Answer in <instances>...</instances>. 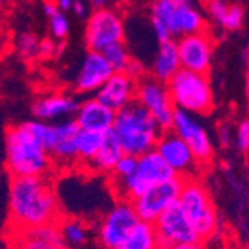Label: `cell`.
<instances>
[{"instance_id":"cell-40","label":"cell","mask_w":249,"mask_h":249,"mask_svg":"<svg viewBox=\"0 0 249 249\" xmlns=\"http://www.w3.org/2000/svg\"><path fill=\"white\" fill-rule=\"evenodd\" d=\"M244 92H246V100L249 103V54H248V63H246V84H244Z\"/></svg>"},{"instance_id":"cell-41","label":"cell","mask_w":249,"mask_h":249,"mask_svg":"<svg viewBox=\"0 0 249 249\" xmlns=\"http://www.w3.org/2000/svg\"><path fill=\"white\" fill-rule=\"evenodd\" d=\"M13 2H16V4H26V2H30V0H13Z\"/></svg>"},{"instance_id":"cell-9","label":"cell","mask_w":249,"mask_h":249,"mask_svg":"<svg viewBox=\"0 0 249 249\" xmlns=\"http://www.w3.org/2000/svg\"><path fill=\"white\" fill-rule=\"evenodd\" d=\"M140 221L142 220L131 200H117L98 223L96 239L103 249H119Z\"/></svg>"},{"instance_id":"cell-43","label":"cell","mask_w":249,"mask_h":249,"mask_svg":"<svg viewBox=\"0 0 249 249\" xmlns=\"http://www.w3.org/2000/svg\"><path fill=\"white\" fill-rule=\"evenodd\" d=\"M221 2H225V4H227V2H229V0H221Z\"/></svg>"},{"instance_id":"cell-39","label":"cell","mask_w":249,"mask_h":249,"mask_svg":"<svg viewBox=\"0 0 249 249\" xmlns=\"http://www.w3.org/2000/svg\"><path fill=\"white\" fill-rule=\"evenodd\" d=\"M171 249H206L204 248V244L200 241L197 242H188V244H179V246H175V248Z\"/></svg>"},{"instance_id":"cell-22","label":"cell","mask_w":249,"mask_h":249,"mask_svg":"<svg viewBox=\"0 0 249 249\" xmlns=\"http://www.w3.org/2000/svg\"><path fill=\"white\" fill-rule=\"evenodd\" d=\"M125 155L124 148H122L121 142L117 134L113 133V129L110 133L105 134V142L101 145L100 154L96 155L94 162L91 164V167L96 173H103V175H112L115 171L117 164L121 162V159Z\"/></svg>"},{"instance_id":"cell-8","label":"cell","mask_w":249,"mask_h":249,"mask_svg":"<svg viewBox=\"0 0 249 249\" xmlns=\"http://www.w3.org/2000/svg\"><path fill=\"white\" fill-rule=\"evenodd\" d=\"M179 204L196 227L200 241L214 235L218 229V214L208 188L196 178H187L183 185Z\"/></svg>"},{"instance_id":"cell-20","label":"cell","mask_w":249,"mask_h":249,"mask_svg":"<svg viewBox=\"0 0 249 249\" xmlns=\"http://www.w3.org/2000/svg\"><path fill=\"white\" fill-rule=\"evenodd\" d=\"M115 115L117 112L110 110L107 105H103L96 98H89V100L82 101L79 107V112L73 117L80 129L84 131H92V133H101L107 134L113 129L115 124Z\"/></svg>"},{"instance_id":"cell-37","label":"cell","mask_w":249,"mask_h":249,"mask_svg":"<svg viewBox=\"0 0 249 249\" xmlns=\"http://www.w3.org/2000/svg\"><path fill=\"white\" fill-rule=\"evenodd\" d=\"M71 11L75 13V16L77 18H86V4H84V0H77L73 4V7H71Z\"/></svg>"},{"instance_id":"cell-13","label":"cell","mask_w":249,"mask_h":249,"mask_svg":"<svg viewBox=\"0 0 249 249\" xmlns=\"http://www.w3.org/2000/svg\"><path fill=\"white\" fill-rule=\"evenodd\" d=\"M183 185L185 179L176 176V178L164 181L160 185H155L154 188H150L145 192L142 197H138L134 200V208L142 221H148V223H155L157 218L169 208L171 204L176 202L181 196Z\"/></svg>"},{"instance_id":"cell-21","label":"cell","mask_w":249,"mask_h":249,"mask_svg":"<svg viewBox=\"0 0 249 249\" xmlns=\"http://www.w3.org/2000/svg\"><path fill=\"white\" fill-rule=\"evenodd\" d=\"M179 70H181V59L178 53V42L169 40L159 44L157 54L152 63V77L167 84Z\"/></svg>"},{"instance_id":"cell-45","label":"cell","mask_w":249,"mask_h":249,"mask_svg":"<svg viewBox=\"0 0 249 249\" xmlns=\"http://www.w3.org/2000/svg\"><path fill=\"white\" fill-rule=\"evenodd\" d=\"M63 249H65V248H63Z\"/></svg>"},{"instance_id":"cell-27","label":"cell","mask_w":249,"mask_h":249,"mask_svg":"<svg viewBox=\"0 0 249 249\" xmlns=\"http://www.w3.org/2000/svg\"><path fill=\"white\" fill-rule=\"evenodd\" d=\"M103 54L105 58H107V61L110 63V67L113 68V71H125L131 59H133L124 42H119V44L110 46Z\"/></svg>"},{"instance_id":"cell-29","label":"cell","mask_w":249,"mask_h":249,"mask_svg":"<svg viewBox=\"0 0 249 249\" xmlns=\"http://www.w3.org/2000/svg\"><path fill=\"white\" fill-rule=\"evenodd\" d=\"M138 169V157L134 155H127L125 154L124 157L121 159V162L117 164L115 171L112 173L113 181H121V179H125L129 176H133Z\"/></svg>"},{"instance_id":"cell-11","label":"cell","mask_w":249,"mask_h":249,"mask_svg":"<svg viewBox=\"0 0 249 249\" xmlns=\"http://www.w3.org/2000/svg\"><path fill=\"white\" fill-rule=\"evenodd\" d=\"M136 103L145 107L154 115L162 131H169L173 127L176 107L166 82H160L152 75H146L145 79L138 82Z\"/></svg>"},{"instance_id":"cell-38","label":"cell","mask_w":249,"mask_h":249,"mask_svg":"<svg viewBox=\"0 0 249 249\" xmlns=\"http://www.w3.org/2000/svg\"><path fill=\"white\" fill-rule=\"evenodd\" d=\"M54 2H56L58 7L65 13V11H71V7H73V4L77 2V0H54Z\"/></svg>"},{"instance_id":"cell-14","label":"cell","mask_w":249,"mask_h":249,"mask_svg":"<svg viewBox=\"0 0 249 249\" xmlns=\"http://www.w3.org/2000/svg\"><path fill=\"white\" fill-rule=\"evenodd\" d=\"M171 129L190 146L200 166L211 164L213 157H214V146H213L208 131L197 121V115H192V113L183 112V110H176Z\"/></svg>"},{"instance_id":"cell-18","label":"cell","mask_w":249,"mask_h":249,"mask_svg":"<svg viewBox=\"0 0 249 249\" xmlns=\"http://www.w3.org/2000/svg\"><path fill=\"white\" fill-rule=\"evenodd\" d=\"M138 80H134L125 71H115L105 86L96 92L94 98L107 105L113 112H121L122 108L136 103Z\"/></svg>"},{"instance_id":"cell-3","label":"cell","mask_w":249,"mask_h":249,"mask_svg":"<svg viewBox=\"0 0 249 249\" xmlns=\"http://www.w3.org/2000/svg\"><path fill=\"white\" fill-rule=\"evenodd\" d=\"M113 133L117 134L125 154L142 157L157 148L164 131L145 107L133 103L117 112Z\"/></svg>"},{"instance_id":"cell-33","label":"cell","mask_w":249,"mask_h":249,"mask_svg":"<svg viewBox=\"0 0 249 249\" xmlns=\"http://www.w3.org/2000/svg\"><path fill=\"white\" fill-rule=\"evenodd\" d=\"M63 49V44L56 49V40H51V38H44L40 40V53H38V58H53L56 54H59Z\"/></svg>"},{"instance_id":"cell-28","label":"cell","mask_w":249,"mask_h":249,"mask_svg":"<svg viewBox=\"0 0 249 249\" xmlns=\"http://www.w3.org/2000/svg\"><path fill=\"white\" fill-rule=\"evenodd\" d=\"M49 30H51V35L58 42H61L68 35V32H70V21H68L67 14L63 13V11H59L58 14H54L53 18H49Z\"/></svg>"},{"instance_id":"cell-4","label":"cell","mask_w":249,"mask_h":249,"mask_svg":"<svg viewBox=\"0 0 249 249\" xmlns=\"http://www.w3.org/2000/svg\"><path fill=\"white\" fill-rule=\"evenodd\" d=\"M150 13L152 30L159 44L206 30L202 14L190 4H179L176 0H154Z\"/></svg>"},{"instance_id":"cell-6","label":"cell","mask_w":249,"mask_h":249,"mask_svg":"<svg viewBox=\"0 0 249 249\" xmlns=\"http://www.w3.org/2000/svg\"><path fill=\"white\" fill-rule=\"evenodd\" d=\"M173 178H176V173L160 157L157 150H154L150 154L138 157V169L133 176L121 179V181L112 179V188L119 199L134 202L138 197H142L145 192L154 188L155 185H160Z\"/></svg>"},{"instance_id":"cell-36","label":"cell","mask_w":249,"mask_h":249,"mask_svg":"<svg viewBox=\"0 0 249 249\" xmlns=\"http://www.w3.org/2000/svg\"><path fill=\"white\" fill-rule=\"evenodd\" d=\"M42 9H44V13H46L47 18H53L54 14H58L61 9L58 7V4L54 2V0H44V4H42Z\"/></svg>"},{"instance_id":"cell-31","label":"cell","mask_w":249,"mask_h":249,"mask_svg":"<svg viewBox=\"0 0 249 249\" xmlns=\"http://www.w3.org/2000/svg\"><path fill=\"white\" fill-rule=\"evenodd\" d=\"M206 7H208V13L211 16V19L218 25H223L225 16L229 13V5L221 2V0H208L206 2Z\"/></svg>"},{"instance_id":"cell-15","label":"cell","mask_w":249,"mask_h":249,"mask_svg":"<svg viewBox=\"0 0 249 249\" xmlns=\"http://www.w3.org/2000/svg\"><path fill=\"white\" fill-rule=\"evenodd\" d=\"M155 150L169 164V167L175 171L176 176H179L183 179L192 178L197 173V169L200 167L199 160L194 155L192 148L183 142L173 129L162 133Z\"/></svg>"},{"instance_id":"cell-23","label":"cell","mask_w":249,"mask_h":249,"mask_svg":"<svg viewBox=\"0 0 249 249\" xmlns=\"http://www.w3.org/2000/svg\"><path fill=\"white\" fill-rule=\"evenodd\" d=\"M58 227L65 249H82L89 242L91 232L88 223L77 216H63Z\"/></svg>"},{"instance_id":"cell-44","label":"cell","mask_w":249,"mask_h":249,"mask_svg":"<svg viewBox=\"0 0 249 249\" xmlns=\"http://www.w3.org/2000/svg\"><path fill=\"white\" fill-rule=\"evenodd\" d=\"M246 249H249V244H248V248H246Z\"/></svg>"},{"instance_id":"cell-25","label":"cell","mask_w":249,"mask_h":249,"mask_svg":"<svg viewBox=\"0 0 249 249\" xmlns=\"http://www.w3.org/2000/svg\"><path fill=\"white\" fill-rule=\"evenodd\" d=\"M105 142V134L92 133V131H84L80 129L79 140H77V152H79V162L91 166L94 162L96 155L100 154L101 145Z\"/></svg>"},{"instance_id":"cell-1","label":"cell","mask_w":249,"mask_h":249,"mask_svg":"<svg viewBox=\"0 0 249 249\" xmlns=\"http://www.w3.org/2000/svg\"><path fill=\"white\" fill-rule=\"evenodd\" d=\"M7 209L11 233L59 223L63 218L59 199L46 176L11 178Z\"/></svg>"},{"instance_id":"cell-2","label":"cell","mask_w":249,"mask_h":249,"mask_svg":"<svg viewBox=\"0 0 249 249\" xmlns=\"http://www.w3.org/2000/svg\"><path fill=\"white\" fill-rule=\"evenodd\" d=\"M4 145L5 167L11 178L47 176L53 169V157L25 122L7 127Z\"/></svg>"},{"instance_id":"cell-17","label":"cell","mask_w":249,"mask_h":249,"mask_svg":"<svg viewBox=\"0 0 249 249\" xmlns=\"http://www.w3.org/2000/svg\"><path fill=\"white\" fill-rule=\"evenodd\" d=\"M113 73L115 71L110 67L103 53L88 51V54L84 56L82 63H80L79 71L75 75V91L80 94H91V92L96 94Z\"/></svg>"},{"instance_id":"cell-7","label":"cell","mask_w":249,"mask_h":249,"mask_svg":"<svg viewBox=\"0 0 249 249\" xmlns=\"http://www.w3.org/2000/svg\"><path fill=\"white\" fill-rule=\"evenodd\" d=\"M25 124L44 143L53 160L58 162L59 166L79 162L77 140H79L80 125L75 119L56 122V124H47L42 121H30Z\"/></svg>"},{"instance_id":"cell-16","label":"cell","mask_w":249,"mask_h":249,"mask_svg":"<svg viewBox=\"0 0 249 249\" xmlns=\"http://www.w3.org/2000/svg\"><path fill=\"white\" fill-rule=\"evenodd\" d=\"M178 53L181 59V68L196 73L208 75L213 65L214 54V38L204 30L199 34L178 38Z\"/></svg>"},{"instance_id":"cell-10","label":"cell","mask_w":249,"mask_h":249,"mask_svg":"<svg viewBox=\"0 0 249 249\" xmlns=\"http://www.w3.org/2000/svg\"><path fill=\"white\" fill-rule=\"evenodd\" d=\"M124 19L113 7L94 9V13L88 18L84 30L86 47L94 53H105L110 46L124 40Z\"/></svg>"},{"instance_id":"cell-26","label":"cell","mask_w":249,"mask_h":249,"mask_svg":"<svg viewBox=\"0 0 249 249\" xmlns=\"http://www.w3.org/2000/svg\"><path fill=\"white\" fill-rule=\"evenodd\" d=\"M16 53L23 61L30 63L34 59H38V53H40V40L35 37L34 34L25 32L16 38Z\"/></svg>"},{"instance_id":"cell-34","label":"cell","mask_w":249,"mask_h":249,"mask_svg":"<svg viewBox=\"0 0 249 249\" xmlns=\"http://www.w3.org/2000/svg\"><path fill=\"white\" fill-rule=\"evenodd\" d=\"M125 73L131 75V77H133L134 80H138V82L146 77V71H145V68H143V65L140 61H136V59H131V63H129V67H127V70H125Z\"/></svg>"},{"instance_id":"cell-42","label":"cell","mask_w":249,"mask_h":249,"mask_svg":"<svg viewBox=\"0 0 249 249\" xmlns=\"http://www.w3.org/2000/svg\"><path fill=\"white\" fill-rule=\"evenodd\" d=\"M176 2H179V4H190L188 0H176Z\"/></svg>"},{"instance_id":"cell-12","label":"cell","mask_w":249,"mask_h":249,"mask_svg":"<svg viewBox=\"0 0 249 249\" xmlns=\"http://www.w3.org/2000/svg\"><path fill=\"white\" fill-rule=\"evenodd\" d=\"M154 225L157 230L160 249H171L179 244L200 241L196 227L187 216L185 209L181 208L179 200L171 204L169 208L159 216Z\"/></svg>"},{"instance_id":"cell-32","label":"cell","mask_w":249,"mask_h":249,"mask_svg":"<svg viewBox=\"0 0 249 249\" xmlns=\"http://www.w3.org/2000/svg\"><path fill=\"white\" fill-rule=\"evenodd\" d=\"M235 146L239 148V152L246 154L249 152V121L244 119L237 124V131H235Z\"/></svg>"},{"instance_id":"cell-24","label":"cell","mask_w":249,"mask_h":249,"mask_svg":"<svg viewBox=\"0 0 249 249\" xmlns=\"http://www.w3.org/2000/svg\"><path fill=\"white\" fill-rule=\"evenodd\" d=\"M119 249H160L155 225L148 221H140L125 237V241Z\"/></svg>"},{"instance_id":"cell-30","label":"cell","mask_w":249,"mask_h":249,"mask_svg":"<svg viewBox=\"0 0 249 249\" xmlns=\"http://www.w3.org/2000/svg\"><path fill=\"white\" fill-rule=\"evenodd\" d=\"M242 23H244V9L237 4L229 5V13H227V16H225V21L221 26H223L225 30L233 32V30L241 28Z\"/></svg>"},{"instance_id":"cell-5","label":"cell","mask_w":249,"mask_h":249,"mask_svg":"<svg viewBox=\"0 0 249 249\" xmlns=\"http://www.w3.org/2000/svg\"><path fill=\"white\" fill-rule=\"evenodd\" d=\"M176 110L192 115H208L214 110V94L208 75L181 70L167 82Z\"/></svg>"},{"instance_id":"cell-19","label":"cell","mask_w":249,"mask_h":249,"mask_svg":"<svg viewBox=\"0 0 249 249\" xmlns=\"http://www.w3.org/2000/svg\"><path fill=\"white\" fill-rule=\"evenodd\" d=\"M80 101L67 92H54L49 96H42L32 107L35 121L42 122H63L77 115Z\"/></svg>"},{"instance_id":"cell-35","label":"cell","mask_w":249,"mask_h":249,"mask_svg":"<svg viewBox=\"0 0 249 249\" xmlns=\"http://www.w3.org/2000/svg\"><path fill=\"white\" fill-rule=\"evenodd\" d=\"M125 0H89V4L94 9H103V7H113V5L124 4Z\"/></svg>"}]
</instances>
